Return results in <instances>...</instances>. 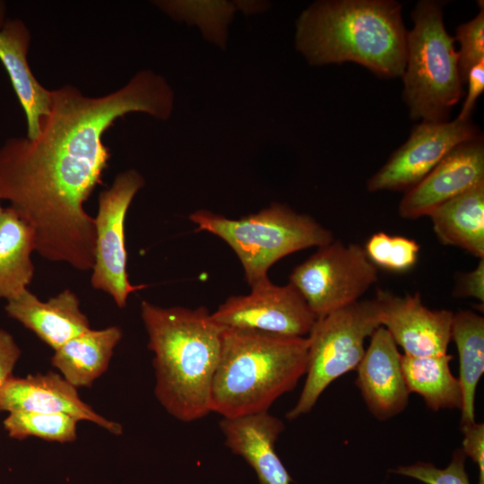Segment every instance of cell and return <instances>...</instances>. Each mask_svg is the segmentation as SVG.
I'll return each instance as SVG.
<instances>
[{"label": "cell", "instance_id": "cell-1", "mask_svg": "<svg viewBox=\"0 0 484 484\" xmlns=\"http://www.w3.org/2000/svg\"><path fill=\"white\" fill-rule=\"evenodd\" d=\"M51 95L38 136L11 137L0 148V200L31 229L42 257L79 264L95 253V221L83 206L110 159L103 134L131 112L168 119L174 95L150 70L104 96L89 97L68 84Z\"/></svg>", "mask_w": 484, "mask_h": 484}, {"label": "cell", "instance_id": "cell-2", "mask_svg": "<svg viewBox=\"0 0 484 484\" xmlns=\"http://www.w3.org/2000/svg\"><path fill=\"white\" fill-rule=\"evenodd\" d=\"M140 307L153 353L157 401L182 422L209 415L224 328L205 307H162L143 300Z\"/></svg>", "mask_w": 484, "mask_h": 484}, {"label": "cell", "instance_id": "cell-3", "mask_svg": "<svg viewBox=\"0 0 484 484\" xmlns=\"http://www.w3.org/2000/svg\"><path fill=\"white\" fill-rule=\"evenodd\" d=\"M407 30L393 0L318 1L297 21L296 47L312 65L354 62L379 77L402 75Z\"/></svg>", "mask_w": 484, "mask_h": 484}, {"label": "cell", "instance_id": "cell-4", "mask_svg": "<svg viewBox=\"0 0 484 484\" xmlns=\"http://www.w3.org/2000/svg\"><path fill=\"white\" fill-rule=\"evenodd\" d=\"M307 337L224 328L211 387V411L236 418L268 411L306 375Z\"/></svg>", "mask_w": 484, "mask_h": 484}, {"label": "cell", "instance_id": "cell-5", "mask_svg": "<svg viewBox=\"0 0 484 484\" xmlns=\"http://www.w3.org/2000/svg\"><path fill=\"white\" fill-rule=\"evenodd\" d=\"M189 219L196 231L213 234L232 248L250 287L268 278L269 268L282 257L333 240L332 232L312 217L280 203L240 219L206 210L191 213Z\"/></svg>", "mask_w": 484, "mask_h": 484}, {"label": "cell", "instance_id": "cell-6", "mask_svg": "<svg viewBox=\"0 0 484 484\" xmlns=\"http://www.w3.org/2000/svg\"><path fill=\"white\" fill-rule=\"evenodd\" d=\"M407 31L403 98L411 119L445 122L463 96L454 39L446 31L439 3L422 0Z\"/></svg>", "mask_w": 484, "mask_h": 484}, {"label": "cell", "instance_id": "cell-7", "mask_svg": "<svg viewBox=\"0 0 484 484\" xmlns=\"http://www.w3.org/2000/svg\"><path fill=\"white\" fill-rule=\"evenodd\" d=\"M381 326L376 299L359 300L317 318L307 336L306 381L297 403L286 414L290 420L309 412L324 391L361 361L365 341Z\"/></svg>", "mask_w": 484, "mask_h": 484}, {"label": "cell", "instance_id": "cell-8", "mask_svg": "<svg viewBox=\"0 0 484 484\" xmlns=\"http://www.w3.org/2000/svg\"><path fill=\"white\" fill-rule=\"evenodd\" d=\"M289 279L319 318L360 300L377 281L378 271L364 247L333 239L297 265Z\"/></svg>", "mask_w": 484, "mask_h": 484}, {"label": "cell", "instance_id": "cell-9", "mask_svg": "<svg viewBox=\"0 0 484 484\" xmlns=\"http://www.w3.org/2000/svg\"><path fill=\"white\" fill-rule=\"evenodd\" d=\"M144 184V178L135 169L117 174L112 185L99 194L94 218L96 244L91 284L112 297L120 308L126 306L131 293L146 287L129 281L125 238L128 208Z\"/></svg>", "mask_w": 484, "mask_h": 484}, {"label": "cell", "instance_id": "cell-10", "mask_svg": "<svg viewBox=\"0 0 484 484\" xmlns=\"http://www.w3.org/2000/svg\"><path fill=\"white\" fill-rule=\"evenodd\" d=\"M212 316L223 328L296 337L307 336L317 320L291 283L280 286L269 278L251 286L248 295L228 298Z\"/></svg>", "mask_w": 484, "mask_h": 484}, {"label": "cell", "instance_id": "cell-11", "mask_svg": "<svg viewBox=\"0 0 484 484\" xmlns=\"http://www.w3.org/2000/svg\"><path fill=\"white\" fill-rule=\"evenodd\" d=\"M471 120L422 121L367 181L370 192L410 190L458 144L479 136Z\"/></svg>", "mask_w": 484, "mask_h": 484}, {"label": "cell", "instance_id": "cell-12", "mask_svg": "<svg viewBox=\"0 0 484 484\" xmlns=\"http://www.w3.org/2000/svg\"><path fill=\"white\" fill-rule=\"evenodd\" d=\"M375 298L379 306L381 326L402 348L404 355L428 357L447 353L453 312L427 307L418 292L400 297L379 290Z\"/></svg>", "mask_w": 484, "mask_h": 484}, {"label": "cell", "instance_id": "cell-13", "mask_svg": "<svg viewBox=\"0 0 484 484\" xmlns=\"http://www.w3.org/2000/svg\"><path fill=\"white\" fill-rule=\"evenodd\" d=\"M484 182L483 138L477 136L455 146L399 204L404 219L428 216L443 203Z\"/></svg>", "mask_w": 484, "mask_h": 484}, {"label": "cell", "instance_id": "cell-14", "mask_svg": "<svg viewBox=\"0 0 484 484\" xmlns=\"http://www.w3.org/2000/svg\"><path fill=\"white\" fill-rule=\"evenodd\" d=\"M0 411L61 413L92 422L116 436L123 433L120 423L96 412L80 398L77 388L53 371L9 377L0 388Z\"/></svg>", "mask_w": 484, "mask_h": 484}, {"label": "cell", "instance_id": "cell-15", "mask_svg": "<svg viewBox=\"0 0 484 484\" xmlns=\"http://www.w3.org/2000/svg\"><path fill=\"white\" fill-rule=\"evenodd\" d=\"M356 385L370 411L381 421L405 410L409 403L402 354L389 332L379 326L357 367Z\"/></svg>", "mask_w": 484, "mask_h": 484}, {"label": "cell", "instance_id": "cell-16", "mask_svg": "<svg viewBox=\"0 0 484 484\" xmlns=\"http://www.w3.org/2000/svg\"><path fill=\"white\" fill-rule=\"evenodd\" d=\"M219 426L224 444L255 470L260 484H291L292 479L275 452L284 423L268 411L222 418Z\"/></svg>", "mask_w": 484, "mask_h": 484}, {"label": "cell", "instance_id": "cell-17", "mask_svg": "<svg viewBox=\"0 0 484 484\" xmlns=\"http://www.w3.org/2000/svg\"><path fill=\"white\" fill-rule=\"evenodd\" d=\"M4 310L54 350L91 329L78 296L69 289L48 301H41L27 289L7 300Z\"/></svg>", "mask_w": 484, "mask_h": 484}, {"label": "cell", "instance_id": "cell-18", "mask_svg": "<svg viewBox=\"0 0 484 484\" xmlns=\"http://www.w3.org/2000/svg\"><path fill=\"white\" fill-rule=\"evenodd\" d=\"M31 35L20 19L5 21L0 29V61L5 68L27 121V138L38 136L42 120L49 114L51 91L35 78L27 56Z\"/></svg>", "mask_w": 484, "mask_h": 484}, {"label": "cell", "instance_id": "cell-19", "mask_svg": "<svg viewBox=\"0 0 484 484\" xmlns=\"http://www.w3.org/2000/svg\"><path fill=\"white\" fill-rule=\"evenodd\" d=\"M122 336L117 325L91 328L54 350L51 364L75 388L91 387L108 368Z\"/></svg>", "mask_w": 484, "mask_h": 484}, {"label": "cell", "instance_id": "cell-20", "mask_svg": "<svg viewBox=\"0 0 484 484\" xmlns=\"http://www.w3.org/2000/svg\"><path fill=\"white\" fill-rule=\"evenodd\" d=\"M428 216L442 244L484 258V182L438 205Z\"/></svg>", "mask_w": 484, "mask_h": 484}, {"label": "cell", "instance_id": "cell-21", "mask_svg": "<svg viewBox=\"0 0 484 484\" xmlns=\"http://www.w3.org/2000/svg\"><path fill=\"white\" fill-rule=\"evenodd\" d=\"M31 229L10 208L0 221V298L10 300L28 289L34 276Z\"/></svg>", "mask_w": 484, "mask_h": 484}, {"label": "cell", "instance_id": "cell-22", "mask_svg": "<svg viewBox=\"0 0 484 484\" xmlns=\"http://www.w3.org/2000/svg\"><path fill=\"white\" fill-rule=\"evenodd\" d=\"M449 354L428 357L402 355V368L407 388L420 395L435 411L462 410V393L459 379L451 372Z\"/></svg>", "mask_w": 484, "mask_h": 484}, {"label": "cell", "instance_id": "cell-23", "mask_svg": "<svg viewBox=\"0 0 484 484\" xmlns=\"http://www.w3.org/2000/svg\"><path fill=\"white\" fill-rule=\"evenodd\" d=\"M451 341L459 356V382L462 393L461 423L475 422V393L484 373V318L471 310L454 314Z\"/></svg>", "mask_w": 484, "mask_h": 484}, {"label": "cell", "instance_id": "cell-24", "mask_svg": "<svg viewBox=\"0 0 484 484\" xmlns=\"http://www.w3.org/2000/svg\"><path fill=\"white\" fill-rule=\"evenodd\" d=\"M79 420L61 413L12 411L3 426L12 438L22 440L30 436L43 440L71 443L77 439Z\"/></svg>", "mask_w": 484, "mask_h": 484}, {"label": "cell", "instance_id": "cell-25", "mask_svg": "<svg viewBox=\"0 0 484 484\" xmlns=\"http://www.w3.org/2000/svg\"><path fill=\"white\" fill-rule=\"evenodd\" d=\"M419 248L414 239L390 236L380 231L368 238L364 250L376 267L402 272L411 270L417 264Z\"/></svg>", "mask_w": 484, "mask_h": 484}, {"label": "cell", "instance_id": "cell-26", "mask_svg": "<svg viewBox=\"0 0 484 484\" xmlns=\"http://www.w3.org/2000/svg\"><path fill=\"white\" fill-rule=\"evenodd\" d=\"M465 460L466 455L462 449H457L445 469L436 468L430 462H418L410 465H400L392 471L425 484H471L465 471Z\"/></svg>", "mask_w": 484, "mask_h": 484}, {"label": "cell", "instance_id": "cell-27", "mask_svg": "<svg viewBox=\"0 0 484 484\" xmlns=\"http://www.w3.org/2000/svg\"><path fill=\"white\" fill-rule=\"evenodd\" d=\"M460 44L458 51V69L462 83L466 82L469 71L484 61V10L468 22L459 25L455 38Z\"/></svg>", "mask_w": 484, "mask_h": 484}, {"label": "cell", "instance_id": "cell-28", "mask_svg": "<svg viewBox=\"0 0 484 484\" xmlns=\"http://www.w3.org/2000/svg\"><path fill=\"white\" fill-rule=\"evenodd\" d=\"M463 434L462 451L478 465V484H484V424L467 423L461 425Z\"/></svg>", "mask_w": 484, "mask_h": 484}, {"label": "cell", "instance_id": "cell-29", "mask_svg": "<svg viewBox=\"0 0 484 484\" xmlns=\"http://www.w3.org/2000/svg\"><path fill=\"white\" fill-rule=\"evenodd\" d=\"M454 296L474 298L484 302V258L480 259L474 270L457 277Z\"/></svg>", "mask_w": 484, "mask_h": 484}, {"label": "cell", "instance_id": "cell-30", "mask_svg": "<svg viewBox=\"0 0 484 484\" xmlns=\"http://www.w3.org/2000/svg\"><path fill=\"white\" fill-rule=\"evenodd\" d=\"M466 82L468 92L462 104L458 120H470L476 101L484 90V61L474 65L468 73Z\"/></svg>", "mask_w": 484, "mask_h": 484}, {"label": "cell", "instance_id": "cell-31", "mask_svg": "<svg viewBox=\"0 0 484 484\" xmlns=\"http://www.w3.org/2000/svg\"><path fill=\"white\" fill-rule=\"evenodd\" d=\"M21 349L11 333L0 328V388L13 376Z\"/></svg>", "mask_w": 484, "mask_h": 484}, {"label": "cell", "instance_id": "cell-32", "mask_svg": "<svg viewBox=\"0 0 484 484\" xmlns=\"http://www.w3.org/2000/svg\"><path fill=\"white\" fill-rule=\"evenodd\" d=\"M6 20V4L4 1H0V29L4 26Z\"/></svg>", "mask_w": 484, "mask_h": 484}, {"label": "cell", "instance_id": "cell-33", "mask_svg": "<svg viewBox=\"0 0 484 484\" xmlns=\"http://www.w3.org/2000/svg\"><path fill=\"white\" fill-rule=\"evenodd\" d=\"M1 201V200H0ZM4 209L1 205V202H0V221H1V218H2V215H3V212H4Z\"/></svg>", "mask_w": 484, "mask_h": 484}]
</instances>
